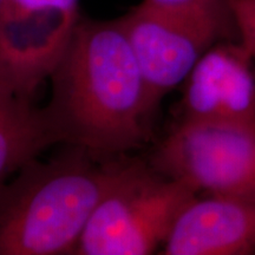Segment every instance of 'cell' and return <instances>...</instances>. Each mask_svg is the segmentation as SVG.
Wrapping results in <instances>:
<instances>
[{
  "label": "cell",
  "instance_id": "1",
  "mask_svg": "<svg viewBox=\"0 0 255 255\" xmlns=\"http://www.w3.org/2000/svg\"><path fill=\"white\" fill-rule=\"evenodd\" d=\"M50 79L52 94L43 109L59 143L103 157L149 141L156 110L121 18L81 17Z\"/></svg>",
  "mask_w": 255,
  "mask_h": 255
},
{
  "label": "cell",
  "instance_id": "2",
  "mask_svg": "<svg viewBox=\"0 0 255 255\" xmlns=\"http://www.w3.org/2000/svg\"><path fill=\"white\" fill-rule=\"evenodd\" d=\"M32 159L0 189V255L73 254L126 161L101 163L79 146Z\"/></svg>",
  "mask_w": 255,
  "mask_h": 255
},
{
  "label": "cell",
  "instance_id": "3",
  "mask_svg": "<svg viewBox=\"0 0 255 255\" xmlns=\"http://www.w3.org/2000/svg\"><path fill=\"white\" fill-rule=\"evenodd\" d=\"M197 193L141 161H126L96 207L73 254L146 255L164 245Z\"/></svg>",
  "mask_w": 255,
  "mask_h": 255
},
{
  "label": "cell",
  "instance_id": "4",
  "mask_svg": "<svg viewBox=\"0 0 255 255\" xmlns=\"http://www.w3.org/2000/svg\"><path fill=\"white\" fill-rule=\"evenodd\" d=\"M156 110L215 44L239 39L232 0L184 9L138 4L121 17Z\"/></svg>",
  "mask_w": 255,
  "mask_h": 255
},
{
  "label": "cell",
  "instance_id": "5",
  "mask_svg": "<svg viewBox=\"0 0 255 255\" xmlns=\"http://www.w3.org/2000/svg\"><path fill=\"white\" fill-rule=\"evenodd\" d=\"M151 165L197 194L255 200V124L178 121Z\"/></svg>",
  "mask_w": 255,
  "mask_h": 255
},
{
  "label": "cell",
  "instance_id": "6",
  "mask_svg": "<svg viewBox=\"0 0 255 255\" xmlns=\"http://www.w3.org/2000/svg\"><path fill=\"white\" fill-rule=\"evenodd\" d=\"M79 11L9 8L0 13V81L20 97L33 101L65 56L81 19Z\"/></svg>",
  "mask_w": 255,
  "mask_h": 255
},
{
  "label": "cell",
  "instance_id": "7",
  "mask_svg": "<svg viewBox=\"0 0 255 255\" xmlns=\"http://www.w3.org/2000/svg\"><path fill=\"white\" fill-rule=\"evenodd\" d=\"M182 87L178 121L255 124V62L240 39L210 47Z\"/></svg>",
  "mask_w": 255,
  "mask_h": 255
},
{
  "label": "cell",
  "instance_id": "8",
  "mask_svg": "<svg viewBox=\"0 0 255 255\" xmlns=\"http://www.w3.org/2000/svg\"><path fill=\"white\" fill-rule=\"evenodd\" d=\"M255 252V200L195 196L177 216L164 255H247Z\"/></svg>",
  "mask_w": 255,
  "mask_h": 255
},
{
  "label": "cell",
  "instance_id": "9",
  "mask_svg": "<svg viewBox=\"0 0 255 255\" xmlns=\"http://www.w3.org/2000/svg\"><path fill=\"white\" fill-rule=\"evenodd\" d=\"M57 143L43 108L0 81V189L11 175Z\"/></svg>",
  "mask_w": 255,
  "mask_h": 255
},
{
  "label": "cell",
  "instance_id": "10",
  "mask_svg": "<svg viewBox=\"0 0 255 255\" xmlns=\"http://www.w3.org/2000/svg\"><path fill=\"white\" fill-rule=\"evenodd\" d=\"M239 39L255 62V0H232Z\"/></svg>",
  "mask_w": 255,
  "mask_h": 255
},
{
  "label": "cell",
  "instance_id": "11",
  "mask_svg": "<svg viewBox=\"0 0 255 255\" xmlns=\"http://www.w3.org/2000/svg\"><path fill=\"white\" fill-rule=\"evenodd\" d=\"M81 0H4L2 7L9 8H40L59 7L71 11H79Z\"/></svg>",
  "mask_w": 255,
  "mask_h": 255
},
{
  "label": "cell",
  "instance_id": "12",
  "mask_svg": "<svg viewBox=\"0 0 255 255\" xmlns=\"http://www.w3.org/2000/svg\"><path fill=\"white\" fill-rule=\"evenodd\" d=\"M214 0H142L143 4L151 6L156 8L164 9H184L197 7V6L206 5Z\"/></svg>",
  "mask_w": 255,
  "mask_h": 255
},
{
  "label": "cell",
  "instance_id": "13",
  "mask_svg": "<svg viewBox=\"0 0 255 255\" xmlns=\"http://www.w3.org/2000/svg\"><path fill=\"white\" fill-rule=\"evenodd\" d=\"M2 5H4V0H0V13H1V9H2Z\"/></svg>",
  "mask_w": 255,
  "mask_h": 255
}]
</instances>
